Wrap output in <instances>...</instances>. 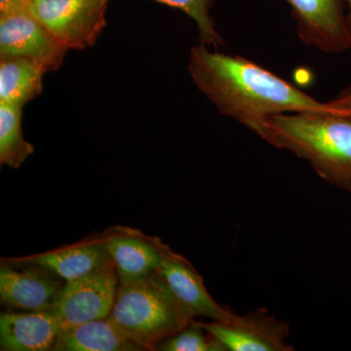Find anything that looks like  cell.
<instances>
[{
	"label": "cell",
	"mask_w": 351,
	"mask_h": 351,
	"mask_svg": "<svg viewBox=\"0 0 351 351\" xmlns=\"http://www.w3.org/2000/svg\"><path fill=\"white\" fill-rule=\"evenodd\" d=\"M119 287V279L114 267L94 272L64 283L50 311L63 330L108 317Z\"/></svg>",
	"instance_id": "5"
},
{
	"label": "cell",
	"mask_w": 351,
	"mask_h": 351,
	"mask_svg": "<svg viewBox=\"0 0 351 351\" xmlns=\"http://www.w3.org/2000/svg\"><path fill=\"white\" fill-rule=\"evenodd\" d=\"M5 263L12 265H38L61 277L66 282L114 267L101 237L31 257L5 260Z\"/></svg>",
	"instance_id": "12"
},
{
	"label": "cell",
	"mask_w": 351,
	"mask_h": 351,
	"mask_svg": "<svg viewBox=\"0 0 351 351\" xmlns=\"http://www.w3.org/2000/svg\"><path fill=\"white\" fill-rule=\"evenodd\" d=\"M156 350L161 351H226L223 346L195 320L158 343Z\"/></svg>",
	"instance_id": "17"
},
{
	"label": "cell",
	"mask_w": 351,
	"mask_h": 351,
	"mask_svg": "<svg viewBox=\"0 0 351 351\" xmlns=\"http://www.w3.org/2000/svg\"><path fill=\"white\" fill-rule=\"evenodd\" d=\"M302 43L327 54L351 49V32L341 0H285Z\"/></svg>",
	"instance_id": "7"
},
{
	"label": "cell",
	"mask_w": 351,
	"mask_h": 351,
	"mask_svg": "<svg viewBox=\"0 0 351 351\" xmlns=\"http://www.w3.org/2000/svg\"><path fill=\"white\" fill-rule=\"evenodd\" d=\"M108 317L141 350H156L158 343L195 320L160 271L143 280L119 284Z\"/></svg>",
	"instance_id": "3"
},
{
	"label": "cell",
	"mask_w": 351,
	"mask_h": 351,
	"mask_svg": "<svg viewBox=\"0 0 351 351\" xmlns=\"http://www.w3.org/2000/svg\"><path fill=\"white\" fill-rule=\"evenodd\" d=\"M160 3L166 4L179 9L195 21L199 32L201 43L217 47L223 45V38L217 32L214 20L212 19L211 11L215 0H156Z\"/></svg>",
	"instance_id": "18"
},
{
	"label": "cell",
	"mask_w": 351,
	"mask_h": 351,
	"mask_svg": "<svg viewBox=\"0 0 351 351\" xmlns=\"http://www.w3.org/2000/svg\"><path fill=\"white\" fill-rule=\"evenodd\" d=\"M34 152L23 135L22 107L0 101V164L18 169Z\"/></svg>",
	"instance_id": "16"
},
{
	"label": "cell",
	"mask_w": 351,
	"mask_h": 351,
	"mask_svg": "<svg viewBox=\"0 0 351 351\" xmlns=\"http://www.w3.org/2000/svg\"><path fill=\"white\" fill-rule=\"evenodd\" d=\"M160 274L173 294L193 318L205 317L228 323L237 317V314L215 301L195 267L171 249L164 258Z\"/></svg>",
	"instance_id": "11"
},
{
	"label": "cell",
	"mask_w": 351,
	"mask_h": 351,
	"mask_svg": "<svg viewBox=\"0 0 351 351\" xmlns=\"http://www.w3.org/2000/svg\"><path fill=\"white\" fill-rule=\"evenodd\" d=\"M346 3H348V12L346 14V18H348V23L351 32V0H346Z\"/></svg>",
	"instance_id": "21"
},
{
	"label": "cell",
	"mask_w": 351,
	"mask_h": 351,
	"mask_svg": "<svg viewBox=\"0 0 351 351\" xmlns=\"http://www.w3.org/2000/svg\"><path fill=\"white\" fill-rule=\"evenodd\" d=\"M250 130L272 147L304 159L323 180L351 193V114L329 108L282 113Z\"/></svg>",
	"instance_id": "2"
},
{
	"label": "cell",
	"mask_w": 351,
	"mask_h": 351,
	"mask_svg": "<svg viewBox=\"0 0 351 351\" xmlns=\"http://www.w3.org/2000/svg\"><path fill=\"white\" fill-rule=\"evenodd\" d=\"M68 51L27 11L0 16V59L24 58L49 73L59 69Z\"/></svg>",
	"instance_id": "6"
},
{
	"label": "cell",
	"mask_w": 351,
	"mask_h": 351,
	"mask_svg": "<svg viewBox=\"0 0 351 351\" xmlns=\"http://www.w3.org/2000/svg\"><path fill=\"white\" fill-rule=\"evenodd\" d=\"M64 279L34 265H12L2 262L0 298L6 306L24 311H50ZM66 283V281H64Z\"/></svg>",
	"instance_id": "10"
},
{
	"label": "cell",
	"mask_w": 351,
	"mask_h": 351,
	"mask_svg": "<svg viewBox=\"0 0 351 351\" xmlns=\"http://www.w3.org/2000/svg\"><path fill=\"white\" fill-rule=\"evenodd\" d=\"M110 0H27L25 9L69 50L92 47L107 25Z\"/></svg>",
	"instance_id": "4"
},
{
	"label": "cell",
	"mask_w": 351,
	"mask_h": 351,
	"mask_svg": "<svg viewBox=\"0 0 351 351\" xmlns=\"http://www.w3.org/2000/svg\"><path fill=\"white\" fill-rule=\"evenodd\" d=\"M52 351H141L114 326L110 317L64 329Z\"/></svg>",
	"instance_id": "14"
},
{
	"label": "cell",
	"mask_w": 351,
	"mask_h": 351,
	"mask_svg": "<svg viewBox=\"0 0 351 351\" xmlns=\"http://www.w3.org/2000/svg\"><path fill=\"white\" fill-rule=\"evenodd\" d=\"M189 73L221 114L248 129L274 115L328 110L326 103L255 62L208 49L204 43L191 48Z\"/></svg>",
	"instance_id": "1"
},
{
	"label": "cell",
	"mask_w": 351,
	"mask_h": 351,
	"mask_svg": "<svg viewBox=\"0 0 351 351\" xmlns=\"http://www.w3.org/2000/svg\"><path fill=\"white\" fill-rule=\"evenodd\" d=\"M62 331V325L51 311L2 313L0 316V350H53Z\"/></svg>",
	"instance_id": "13"
},
{
	"label": "cell",
	"mask_w": 351,
	"mask_h": 351,
	"mask_svg": "<svg viewBox=\"0 0 351 351\" xmlns=\"http://www.w3.org/2000/svg\"><path fill=\"white\" fill-rule=\"evenodd\" d=\"M226 351H292L287 323L269 315L265 309L237 315L232 322H200Z\"/></svg>",
	"instance_id": "8"
},
{
	"label": "cell",
	"mask_w": 351,
	"mask_h": 351,
	"mask_svg": "<svg viewBox=\"0 0 351 351\" xmlns=\"http://www.w3.org/2000/svg\"><path fill=\"white\" fill-rule=\"evenodd\" d=\"M326 105L332 112L351 114V83L343 88L334 99L326 101Z\"/></svg>",
	"instance_id": "19"
},
{
	"label": "cell",
	"mask_w": 351,
	"mask_h": 351,
	"mask_svg": "<svg viewBox=\"0 0 351 351\" xmlns=\"http://www.w3.org/2000/svg\"><path fill=\"white\" fill-rule=\"evenodd\" d=\"M101 237L112 258L120 285L158 274L170 250L160 239L123 226L112 228Z\"/></svg>",
	"instance_id": "9"
},
{
	"label": "cell",
	"mask_w": 351,
	"mask_h": 351,
	"mask_svg": "<svg viewBox=\"0 0 351 351\" xmlns=\"http://www.w3.org/2000/svg\"><path fill=\"white\" fill-rule=\"evenodd\" d=\"M25 3L27 0H0V16L27 11Z\"/></svg>",
	"instance_id": "20"
},
{
	"label": "cell",
	"mask_w": 351,
	"mask_h": 351,
	"mask_svg": "<svg viewBox=\"0 0 351 351\" xmlns=\"http://www.w3.org/2000/svg\"><path fill=\"white\" fill-rule=\"evenodd\" d=\"M46 71L24 58L0 59V101L24 107L43 91Z\"/></svg>",
	"instance_id": "15"
}]
</instances>
